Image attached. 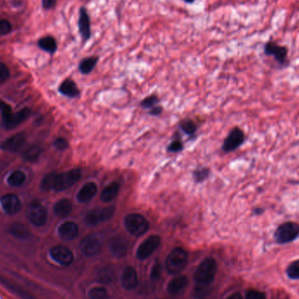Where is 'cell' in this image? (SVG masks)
<instances>
[{
  "label": "cell",
  "instance_id": "cell-1",
  "mask_svg": "<svg viewBox=\"0 0 299 299\" xmlns=\"http://www.w3.org/2000/svg\"><path fill=\"white\" fill-rule=\"evenodd\" d=\"M0 110L2 113V126L5 130H11V129L17 127L20 125L22 122L25 121L30 115V110L25 108L22 111H18L17 113H12L11 108L8 105L0 102Z\"/></svg>",
  "mask_w": 299,
  "mask_h": 299
},
{
  "label": "cell",
  "instance_id": "cell-2",
  "mask_svg": "<svg viewBox=\"0 0 299 299\" xmlns=\"http://www.w3.org/2000/svg\"><path fill=\"white\" fill-rule=\"evenodd\" d=\"M217 271V264L214 258L208 257L199 264L196 270L195 280L199 285H209L214 280Z\"/></svg>",
  "mask_w": 299,
  "mask_h": 299
},
{
  "label": "cell",
  "instance_id": "cell-3",
  "mask_svg": "<svg viewBox=\"0 0 299 299\" xmlns=\"http://www.w3.org/2000/svg\"><path fill=\"white\" fill-rule=\"evenodd\" d=\"M299 236V224L295 221H286L278 226L274 238L278 244L290 243Z\"/></svg>",
  "mask_w": 299,
  "mask_h": 299
},
{
  "label": "cell",
  "instance_id": "cell-4",
  "mask_svg": "<svg viewBox=\"0 0 299 299\" xmlns=\"http://www.w3.org/2000/svg\"><path fill=\"white\" fill-rule=\"evenodd\" d=\"M188 260V254L185 249L177 248L169 254L166 260V269L170 274L180 273L185 269Z\"/></svg>",
  "mask_w": 299,
  "mask_h": 299
},
{
  "label": "cell",
  "instance_id": "cell-5",
  "mask_svg": "<svg viewBox=\"0 0 299 299\" xmlns=\"http://www.w3.org/2000/svg\"><path fill=\"white\" fill-rule=\"evenodd\" d=\"M82 177V171L80 169H72L70 171L62 173H55L54 176V190L56 192L64 191L70 188L75 183L80 180Z\"/></svg>",
  "mask_w": 299,
  "mask_h": 299
},
{
  "label": "cell",
  "instance_id": "cell-6",
  "mask_svg": "<svg viewBox=\"0 0 299 299\" xmlns=\"http://www.w3.org/2000/svg\"><path fill=\"white\" fill-rule=\"evenodd\" d=\"M125 226L127 231L134 236H141L150 228L149 222L139 214H128L125 219Z\"/></svg>",
  "mask_w": 299,
  "mask_h": 299
},
{
  "label": "cell",
  "instance_id": "cell-7",
  "mask_svg": "<svg viewBox=\"0 0 299 299\" xmlns=\"http://www.w3.org/2000/svg\"><path fill=\"white\" fill-rule=\"evenodd\" d=\"M116 208L115 207L96 208L89 211L85 216V223L88 226H96L104 221L111 220L113 217Z\"/></svg>",
  "mask_w": 299,
  "mask_h": 299
},
{
  "label": "cell",
  "instance_id": "cell-8",
  "mask_svg": "<svg viewBox=\"0 0 299 299\" xmlns=\"http://www.w3.org/2000/svg\"><path fill=\"white\" fill-rule=\"evenodd\" d=\"M245 141V134L241 129L238 127L232 129L231 132L228 133V137L225 139L222 146V150L225 152H232L239 147L243 145Z\"/></svg>",
  "mask_w": 299,
  "mask_h": 299
},
{
  "label": "cell",
  "instance_id": "cell-9",
  "mask_svg": "<svg viewBox=\"0 0 299 299\" xmlns=\"http://www.w3.org/2000/svg\"><path fill=\"white\" fill-rule=\"evenodd\" d=\"M160 242V237L157 235H151L146 239L138 249L137 251L138 258L141 260H146L148 257H150L154 253V251L158 248Z\"/></svg>",
  "mask_w": 299,
  "mask_h": 299
},
{
  "label": "cell",
  "instance_id": "cell-10",
  "mask_svg": "<svg viewBox=\"0 0 299 299\" xmlns=\"http://www.w3.org/2000/svg\"><path fill=\"white\" fill-rule=\"evenodd\" d=\"M50 257L62 266H68L74 261V254L65 246H56L50 250Z\"/></svg>",
  "mask_w": 299,
  "mask_h": 299
},
{
  "label": "cell",
  "instance_id": "cell-11",
  "mask_svg": "<svg viewBox=\"0 0 299 299\" xmlns=\"http://www.w3.org/2000/svg\"><path fill=\"white\" fill-rule=\"evenodd\" d=\"M264 54L268 56H272L282 66L287 63L288 49L285 46L275 42H268L264 46Z\"/></svg>",
  "mask_w": 299,
  "mask_h": 299
},
{
  "label": "cell",
  "instance_id": "cell-12",
  "mask_svg": "<svg viewBox=\"0 0 299 299\" xmlns=\"http://www.w3.org/2000/svg\"><path fill=\"white\" fill-rule=\"evenodd\" d=\"M28 218L32 224L37 227H41L46 222L47 212L41 204L33 202L28 208Z\"/></svg>",
  "mask_w": 299,
  "mask_h": 299
},
{
  "label": "cell",
  "instance_id": "cell-13",
  "mask_svg": "<svg viewBox=\"0 0 299 299\" xmlns=\"http://www.w3.org/2000/svg\"><path fill=\"white\" fill-rule=\"evenodd\" d=\"M102 248L100 239L95 235H89L82 239L80 249L86 257H93L99 253Z\"/></svg>",
  "mask_w": 299,
  "mask_h": 299
},
{
  "label": "cell",
  "instance_id": "cell-14",
  "mask_svg": "<svg viewBox=\"0 0 299 299\" xmlns=\"http://www.w3.org/2000/svg\"><path fill=\"white\" fill-rule=\"evenodd\" d=\"M26 139L24 134H16L11 138L4 140L1 143L0 148L4 151L9 152H19L21 150L24 149L25 146Z\"/></svg>",
  "mask_w": 299,
  "mask_h": 299
},
{
  "label": "cell",
  "instance_id": "cell-15",
  "mask_svg": "<svg viewBox=\"0 0 299 299\" xmlns=\"http://www.w3.org/2000/svg\"><path fill=\"white\" fill-rule=\"evenodd\" d=\"M78 27L82 40L84 42L88 41L91 37V23L85 7H81L79 11Z\"/></svg>",
  "mask_w": 299,
  "mask_h": 299
},
{
  "label": "cell",
  "instance_id": "cell-16",
  "mask_svg": "<svg viewBox=\"0 0 299 299\" xmlns=\"http://www.w3.org/2000/svg\"><path fill=\"white\" fill-rule=\"evenodd\" d=\"M0 204L3 210L9 214H15L18 213L21 208V204L19 201L18 196L9 193L3 196L0 199Z\"/></svg>",
  "mask_w": 299,
  "mask_h": 299
},
{
  "label": "cell",
  "instance_id": "cell-17",
  "mask_svg": "<svg viewBox=\"0 0 299 299\" xmlns=\"http://www.w3.org/2000/svg\"><path fill=\"white\" fill-rule=\"evenodd\" d=\"M58 234L65 241H71L77 237L79 234L78 225L73 221L64 222L58 228Z\"/></svg>",
  "mask_w": 299,
  "mask_h": 299
},
{
  "label": "cell",
  "instance_id": "cell-18",
  "mask_svg": "<svg viewBox=\"0 0 299 299\" xmlns=\"http://www.w3.org/2000/svg\"><path fill=\"white\" fill-rule=\"evenodd\" d=\"M122 285L126 290H132L136 288L139 284L138 272L133 267H127L124 271L121 279Z\"/></svg>",
  "mask_w": 299,
  "mask_h": 299
},
{
  "label": "cell",
  "instance_id": "cell-19",
  "mask_svg": "<svg viewBox=\"0 0 299 299\" xmlns=\"http://www.w3.org/2000/svg\"><path fill=\"white\" fill-rule=\"evenodd\" d=\"M97 185L94 182H89L82 186L80 189L78 193H77V200L80 203H87L89 200L92 199L93 197H95L97 192Z\"/></svg>",
  "mask_w": 299,
  "mask_h": 299
},
{
  "label": "cell",
  "instance_id": "cell-20",
  "mask_svg": "<svg viewBox=\"0 0 299 299\" xmlns=\"http://www.w3.org/2000/svg\"><path fill=\"white\" fill-rule=\"evenodd\" d=\"M188 285V280L185 276H178L173 278L168 284L167 291L171 295L177 296L180 294Z\"/></svg>",
  "mask_w": 299,
  "mask_h": 299
},
{
  "label": "cell",
  "instance_id": "cell-21",
  "mask_svg": "<svg viewBox=\"0 0 299 299\" xmlns=\"http://www.w3.org/2000/svg\"><path fill=\"white\" fill-rule=\"evenodd\" d=\"M111 253L118 258L125 257L128 251V244L125 239L122 237H116L111 241Z\"/></svg>",
  "mask_w": 299,
  "mask_h": 299
},
{
  "label": "cell",
  "instance_id": "cell-22",
  "mask_svg": "<svg viewBox=\"0 0 299 299\" xmlns=\"http://www.w3.org/2000/svg\"><path fill=\"white\" fill-rule=\"evenodd\" d=\"M73 209L71 201L67 199H62L57 201L54 207V214L58 217H67Z\"/></svg>",
  "mask_w": 299,
  "mask_h": 299
},
{
  "label": "cell",
  "instance_id": "cell-23",
  "mask_svg": "<svg viewBox=\"0 0 299 299\" xmlns=\"http://www.w3.org/2000/svg\"><path fill=\"white\" fill-rule=\"evenodd\" d=\"M120 185L118 182H112L103 190L100 198L104 202H110L118 196Z\"/></svg>",
  "mask_w": 299,
  "mask_h": 299
},
{
  "label": "cell",
  "instance_id": "cell-24",
  "mask_svg": "<svg viewBox=\"0 0 299 299\" xmlns=\"http://www.w3.org/2000/svg\"><path fill=\"white\" fill-rule=\"evenodd\" d=\"M59 90L62 95L68 96V97H76L80 94V91H79L75 82L70 79L65 80L64 82H62L60 86Z\"/></svg>",
  "mask_w": 299,
  "mask_h": 299
},
{
  "label": "cell",
  "instance_id": "cell-25",
  "mask_svg": "<svg viewBox=\"0 0 299 299\" xmlns=\"http://www.w3.org/2000/svg\"><path fill=\"white\" fill-rule=\"evenodd\" d=\"M97 62H98V57H96V56L85 58L80 62L79 70L83 75H88L93 71L94 68H96Z\"/></svg>",
  "mask_w": 299,
  "mask_h": 299
},
{
  "label": "cell",
  "instance_id": "cell-26",
  "mask_svg": "<svg viewBox=\"0 0 299 299\" xmlns=\"http://www.w3.org/2000/svg\"><path fill=\"white\" fill-rule=\"evenodd\" d=\"M10 233L11 235L14 236L15 238L20 239V240L27 239L30 235L28 228L21 223H14L11 225Z\"/></svg>",
  "mask_w": 299,
  "mask_h": 299
},
{
  "label": "cell",
  "instance_id": "cell-27",
  "mask_svg": "<svg viewBox=\"0 0 299 299\" xmlns=\"http://www.w3.org/2000/svg\"><path fill=\"white\" fill-rule=\"evenodd\" d=\"M39 46L41 49L48 52L50 54H54L57 50V43L52 36H46L39 40Z\"/></svg>",
  "mask_w": 299,
  "mask_h": 299
},
{
  "label": "cell",
  "instance_id": "cell-28",
  "mask_svg": "<svg viewBox=\"0 0 299 299\" xmlns=\"http://www.w3.org/2000/svg\"><path fill=\"white\" fill-rule=\"evenodd\" d=\"M115 278V272L111 266H105L102 268L98 272V280L102 284L107 285L113 281Z\"/></svg>",
  "mask_w": 299,
  "mask_h": 299
},
{
  "label": "cell",
  "instance_id": "cell-29",
  "mask_svg": "<svg viewBox=\"0 0 299 299\" xmlns=\"http://www.w3.org/2000/svg\"><path fill=\"white\" fill-rule=\"evenodd\" d=\"M41 153V148L38 146H32L26 148L23 153V157L25 160L34 161L39 157Z\"/></svg>",
  "mask_w": 299,
  "mask_h": 299
},
{
  "label": "cell",
  "instance_id": "cell-30",
  "mask_svg": "<svg viewBox=\"0 0 299 299\" xmlns=\"http://www.w3.org/2000/svg\"><path fill=\"white\" fill-rule=\"evenodd\" d=\"M25 180V175L23 171H15L8 177L7 182L9 185L12 186H19Z\"/></svg>",
  "mask_w": 299,
  "mask_h": 299
},
{
  "label": "cell",
  "instance_id": "cell-31",
  "mask_svg": "<svg viewBox=\"0 0 299 299\" xmlns=\"http://www.w3.org/2000/svg\"><path fill=\"white\" fill-rule=\"evenodd\" d=\"M89 297L90 299H107V290L104 287H96L91 289L89 292Z\"/></svg>",
  "mask_w": 299,
  "mask_h": 299
},
{
  "label": "cell",
  "instance_id": "cell-32",
  "mask_svg": "<svg viewBox=\"0 0 299 299\" xmlns=\"http://www.w3.org/2000/svg\"><path fill=\"white\" fill-rule=\"evenodd\" d=\"M54 176H55V172H52L46 175V177L43 178L40 184V188L42 189L43 191L54 190Z\"/></svg>",
  "mask_w": 299,
  "mask_h": 299
},
{
  "label": "cell",
  "instance_id": "cell-33",
  "mask_svg": "<svg viewBox=\"0 0 299 299\" xmlns=\"http://www.w3.org/2000/svg\"><path fill=\"white\" fill-rule=\"evenodd\" d=\"M287 275L292 279H299V260L290 264L287 269Z\"/></svg>",
  "mask_w": 299,
  "mask_h": 299
},
{
  "label": "cell",
  "instance_id": "cell-34",
  "mask_svg": "<svg viewBox=\"0 0 299 299\" xmlns=\"http://www.w3.org/2000/svg\"><path fill=\"white\" fill-rule=\"evenodd\" d=\"M246 299H266V295L257 290H249L246 292Z\"/></svg>",
  "mask_w": 299,
  "mask_h": 299
},
{
  "label": "cell",
  "instance_id": "cell-35",
  "mask_svg": "<svg viewBox=\"0 0 299 299\" xmlns=\"http://www.w3.org/2000/svg\"><path fill=\"white\" fill-rule=\"evenodd\" d=\"M181 129L186 134L192 135L196 132V125L192 121L183 122L181 124Z\"/></svg>",
  "mask_w": 299,
  "mask_h": 299
},
{
  "label": "cell",
  "instance_id": "cell-36",
  "mask_svg": "<svg viewBox=\"0 0 299 299\" xmlns=\"http://www.w3.org/2000/svg\"><path fill=\"white\" fill-rule=\"evenodd\" d=\"M11 31V25L6 19L0 20V36L5 35Z\"/></svg>",
  "mask_w": 299,
  "mask_h": 299
},
{
  "label": "cell",
  "instance_id": "cell-37",
  "mask_svg": "<svg viewBox=\"0 0 299 299\" xmlns=\"http://www.w3.org/2000/svg\"><path fill=\"white\" fill-rule=\"evenodd\" d=\"M10 76V71L8 69L7 67L0 62V84L4 83Z\"/></svg>",
  "mask_w": 299,
  "mask_h": 299
},
{
  "label": "cell",
  "instance_id": "cell-38",
  "mask_svg": "<svg viewBox=\"0 0 299 299\" xmlns=\"http://www.w3.org/2000/svg\"><path fill=\"white\" fill-rule=\"evenodd\" d=\"M157 103V97L155 96H150L149 97H147L146 99H144L142 101V106L144 108H152L156 105Z\"/></svg>",
  "mask_w": 299,
  "mask_h": 299
},
{
  "label": "cell",
  "instance_id": "cell-39",
  "mask_svg": "<svg viewBox=\"0 0 299 299\" xmlns=\"http://www.w3.org/2000/svg\"><path fill=\"white\" fill-rule=\"evenodd\" d=\"M208 175V170L207 169H202V170H197L194 172V178L196 181H202L205 178H207Z\"/></svg>",
  "mask_w": 299,
  "mask_h": 299
},
{
  "label": "cell",
  "instance_id": "cell-40",
  "mask_svg": "<svg viewBox=\"0 0 299 299\" xmlns=\"http://www.w3.org/2000/svg\"><path fill=\"white\" fill-rule=\"evenodd\" d=\"M54 146L60 150H64L68 147V143L66 139H58L54 141Z\"/></svg>",
  "mask_w": 299,
  "mask_h": 299
},
{
  "label": "cell",
  "instance_id": "cell-41",
  "mask_svg": "<svg viewBox=\"0 0 299 299\" xmlns=\"http://www.w3.org/2000/svg\"><path fill=\"white\" fill-rule=\"evenodd\" d=\"M182 149H183V145L179 141H174V142L171 143L168 147V150L171 152H178Z\"/></svg>",
  "mask_w": 299,
  "mask_h": 299
},
{
  "label": "cell",
  "instance_id": "cell-42",
  "mask_svg": "<svg viewBox=\"0 0 299 299\" xmlns=\"http://www.w3.org/2000/svg\"><path fill=\"white\" fill-rule=\"evenodd\" d=\"M160 273V265L159 264H155L153 270H152V272H151V276H150L151 278H152V280H158Z\"/></svg>",
  "mask_w": 299,
  "mask_h": 299
},
{
  "label": "cell",
  "instance_id": "cell-43",
  "mask_svg": "<svg viewBox=\"0 0 299 299\" xmlns=\"http://www.w3.org/2000/svg\"><path fill=\"white\" fill-rule=\"evenodd\" d=\"M56 1L57 0H42L43 7L48 10L51 8L54 7L55 4H56Z\"/></svg>",
  "mask_w": 299,
  "mask_h": 299
},
{
  "label": "cell",
  "instance_id": "cell-44",
  "mask_svg": "<svg viewBox=\"0 0 299 299\" xmlns=\"http://www.w3.org/2000/svg\"><path fill=\"white\" fill-rule=\"evenodd\" d=\"M161 111H162V109H161L160 107L152 108V110H151V111H150V114L156 116V115L159 114Z\"/></svg>",
  "mask_w": 299,
  "mask_h": 299
},
{
  "label": "cell",
  "instance_id": "cell-45",
  "mask_svg": "<svg viewBox=\"0 0 299 299\" xmlns=\"http://www.w3.org/2000/svg\"><path fill=\"white\" fill-rule=\"evenodd\" d=\"M227 299H243V298L240 293H234L231 296H229Z\"/></svg>",
  "mask_w": 299,
  "mask_h": 299
},
{
  "label": "cell",
  "instance_id": "cell-46",
  "mask_svg": "<svg viewBox=\"0 0 299 299\" xmlns=\"http://www.w3.org/2000/svg\"><path fill=\"white\" fill-rule=\"evenodd\" d=\"M253 212L254 214L258 215V214H264V209L263 208V207H257V208H255V209H254Z\"/></svg>",
  "mask_w": 299,
  "mask_h": 299
},
{
  "label": "cell",
  "instance_id": "cell-47",
  "mask_svg": "<svg viewBox=\"0 0 299 299\" xmlns=\"http://www.w3.org/2000/svg\"><path fill=\"white\" fill-rule=\"evenodd\" d=\"M183 1L185 2V3H187V4H192L195 0H183Z\"/></svg>",
  "mask_w": 299,
  "mask_h": 299
}]
</instances>
